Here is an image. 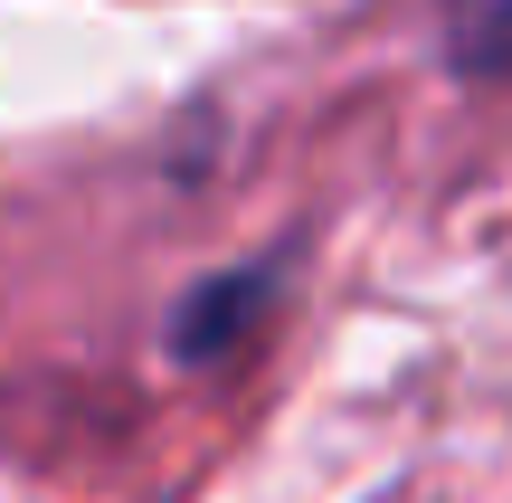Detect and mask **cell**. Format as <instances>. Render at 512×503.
<instances>
[{
	"label": "cell",
	"mask_w": 512,
	"mask_h": 503,
	"mask_svg": "<svg viewBox=\"0 0 512 503\" xmlns=\"http://www.w3.org/2000/svg\"><path fill=\"white\" fill-rule=\"evenodd\" d=\"M456 67L465 76H512V0H465L456 10Z\"/></svg>",
	"instance_id": "cell-2"
},
{
	"label": "cell",
	"mask_w": 512,
	"mask_h": 503,
	"mask_svg": "<svg viewBox=\"0 0 512 503\" xmlns=\"http://www.w3.org/2000/svg\"><path fill=\"white\" fill-rule=\"evenodd\" d=\"M275 295H285V266H228V276L190 285V295L171 304V352H181V361H219V352H238L256 323L275 314Z\"/></svg>",
	"instance_id": "cell-1"
}]
</instances>
